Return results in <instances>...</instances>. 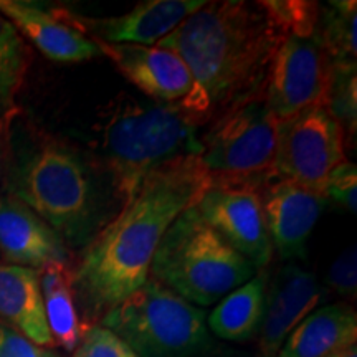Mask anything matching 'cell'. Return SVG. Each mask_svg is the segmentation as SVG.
<instances>
[{
	"instance_id": "cell-1",
	"label": "cell",
	"mask_w": 357,
	"mask_h": 357,
	"mask_svg": "<svg viewBox=\"0 0 357 357\" xmlns=\"http://www.w3.org/2000/svg\"><path fill=\"white\" fill-rule=\"evenodd\" d=\"M200 155H185L151 172L84 250L73 271L84 314L93 321L126 300L149 280L151 263L172 222L211 187Z\"/></svg>"
},
{
	"instance_id": "cell-2",
	"label": "cell",
	"mask_w": 357,
	"mask_h": 357,
	"mask_svg": "<svg viewBox=\"0 0 357 357\" xmlns=\"http://www.w3.org/2000/svg\"><path fill=\"white\" fill-rule=\"evenodd\" d=\"M283 40L260 2L218 0L192 13L155 47L174 52L189 68L192 88L177 105L200 128L263 95Z\"/></svg>"
},
{
	"instance_id": "cell-3",
	"label": "cell",
	"mask_w": 357,
	"mask_h": 357,
	"mask_svg": "<svg viewBox=\"0 0 357 357\" xmlns=\"http://www.w3.org/2000/svg\"><path fill=\"white\" fill-rule=\"evenodd\" d=\"M199 129L177 102L118 98L101 123V154L114 197L124 205L155 169L200 155Z\"/></svg>"
},
{
	"instance_id": "cell-4",
	"label": "cell",
	"mask_w": 357,
	"mask_h": 357,
	"mask_svg": "<svg viewBox=\"0 0 357 357\" xmlns=\"http://www.w3.org/2000/svg\"><path fill=\"white\" fill-rule=\"evenodd\" d=\"M10 195L32 208L63 242H91L100 225V185L91 167L56 142L35 147L17 162Z\"/></svg>"
},
{
	"instance_id": "cell-5",
	"label": "cell",
	"mask_w": 357,
	"mask_h": 357,
	"mask_svg": "<svg viewBox=\"0 0 357 357\" xmlns=\"http://www.w3.org/2000/svg\"><path fill=\"white\" fill-rule=\"evenodd\" d=\"M258 268L200 215L195 204L160 240L149 278L197 306H212L252 278Z\"/></svg>"
},
{
	"instance_id": "cell-6",
	"label": "cell",
	"mask_w": 357,
	"mask_h": 357,
	"mask_svg": "<svg viewBox=\"0 0 357 357\" xmlns=\"http://www.w3.org/2000/svg\"><path fill=\"white\" fill-rule=\"evenodd\" d=\"M101 326L139 357H208L223 347L200 307L151 278L106 312Z\"/></svg>"
},
{
	"instance_id": "cell-7",
	"label": "cell",
	"mask_w": 357,
	"mask_h": 357,
	"mask_svg": "<svg viewBox=\"0 0 357 357\" xmlns=\"http://www.w3.org/2000/svg\"><path fill=\"white\" fill-rule=\"evenodd\" d=\"M200 137V160L213 177L271 178L276 119L263 95L250 98L207 124Z\"/></svg>"
},
{
	"instance_id": "cell-8",
	"label": "cell",
	"mask_w": 357,
	"mask_h": 357,
	"mask_svg": "<svg viewBox=\"0 0 357 357\" xmlns=\"http://www.w3.org/2000/svg\"><path fill=\"white\" fill-rule=\"evenodd\" d=\"M346 160V132L326 105L276 121L273 171L278 178L324 192L326 178Z\"/></svg>"
},
{
	"instance_id": "cell-9",
	"label": "cell",
	"mask_w": 357,
	"mask_h": 357,
	"mask_svg": "<svg viewBox=\"0 0 357 357\" xmlns=\"http://www.w3.org/2000/svg\"><path fill=\"white\" fill-rule=\"evenodd\" d=\"M331 60L316 33L287 37L268 70L263 100L276 121L314 105H326Z\"/></svg>"
},
{
	"instance_id": "cell-10",
	"label": "cell",
	"mask_w": 357,
	"mask_h": 357,
	"mask_svg": "<svg viewBox=\"0 0 357 357\" xmlns=\"http://www.w3.org/2000/svg\"><path fill=\"white\" fill-rule=\"evenodd\" d=\"M211 187L195 202L200 215L225 242L258 270L273 255L258 190L242 182L211 176Z\"/></svg>"
},
{
	"instance_id": "cell-11",
	"label": "cell",
	"mask_w": 357,
	"mask_h": 357,
	"mask_svg": "<svg viewBox=\"0 0 357 357\" xmlns=\"http://www.w3.org/2000/svg\"><path fill=\"white\" fill-rule=\"evenodd\" d=\"M205 3V0H144L123 15L100 19L78 15L68 8H56V12L88 38L149 47L167 37Z\"/></svg>"
},
{
	"instance_id": "cell-12",
	"label": "cell",
	"mask_w": 357,
	"mask_h": 357,
	"mask_svg": "<svg viewBox=\"0 0 357 357\" xmlns=\"http://www.w3.org/2000/svg\"><path fill=\"white\" fill-rule=\"evenodd\" d=\"M258 195L271 247L284 260L305 257L307 238L329 202L324 192L275 177Z\"/></svg>"
},
{
	"instance_id": "cell-13",
	"label": "cell",
	"mask_w": 357,
	"mask_h": 357,
	"mask_svg": "<svg viewBox=\"0 0 357 357\" xmlns=\"http://www.w3.org/2000/svg\"><path fill=\"white\" fill-rule=\"evenodd\" d=\"M326 294L318 278L296 263L280 268L268 281L265 314L258 333L260 357H276L289 334L314 311Z\"/></svg>"
},
{
	"instance_id": "cell-14",
	"label": "cell",
	"mask_w": 357,
	"mask_h": 357,
	"mask_svg": "<svg viewBox=\"0 0 357 357\" xmlns=\"http://www.w3.org/2000/svg\"><path fill=\"white\" fill-rule=\"evenodd\" d=\"M91 40L129 83L155 102H178L189 95L192 75L184 60L174 52L159 47Z\"/></svg>"
},
{
	"instance_id": "cell-15",
	"label": "cell",
	"mask_w": 357,
	"mask_h": 357,
	"mask_svg": "<svg viewBox=\"0 0 357 357\" xmlns=\"http://www.w3.org/2000/svg\"><path fill=\"white\" fill-rule=\"evenodd\" d=\"M0 255L10 265L38 271L52 263L70 260L61 236L10 194L0 199Z\"/></svg>"
},
{
	"instance_id": "cell-16",
	"label": "cell",
	"mask_w": 357,
	"mask_h": 357,
	"mask_svg": "<svg viewBox=\"0 0 357 357\" xmlns=\"http://www.w3.org/2000/svg\"><path fill=\"white\" fill-rule=\"evenodd\" d=\"M0 13L45 56L58 63H78L100 55L95 42L61 19L56 8L24 0H0Z\"/></svg>"
},
{
	"instance_id": "cell-17",
	"label": "cell",
	"mask_w": 357,
	"mask_h": 357,
	"mask_svg": "<svg viewBox=\"0 0 357 357\" xmlns=\"http://www.w3.org/2000/svg\"><path fill=\"white\" fill-rule=\"evenodd\" d=\"M0 323L40 347H55L45 316L38 270L0 263Z\"/></svg>"
},
{
	"instance_id": "cell-18",
	"label": "cell",
	"mask_w": 357,
	"mask_h": 357,
	"mask_svg": "<svg viewBox=\"0 0 357 357\" xmlns=\"http://www.w3.org/2000/svg\"><path fill=\"white\" fill-rule=\"evenodd\" d=\"M357 314L346 303H334L310 312L289 334L276 357H331L354 346Z\"/></svg>"
},
{
	"instance_id": "cell-19",
	"label": "cell",
	"mask_w": 357,
	"mask_h": 357,
	"mask_svg": "<svg viewBox=\"0 0 357 357\" xmlns=\"http://www.w3.org/2000/svg\"><path fill=\"white\" fill-rule=\"evenodd\" d=\"M268 281L270 273L263 268L218 301L207 318L208 331L231 342H248L257 337L265 314Z\"/></svg>"
},
{
	"instance_id": "cell-20",
	"label": "cell",
	"mask_w": 357,
	"mask_h": 357,
	"mask_svg": "<svg viewBox=\"0 0 357 357\" xmlns=\"http://www.w3.org/2000/svg\"><path fill=\"white\" fill-rule=\"evenodd\" d=\"M45 316L55 346L66 352H73L83 336L75 298L73 270L68 263H52L40 270Z\"/></svg>"
},
{
	"instance_id": "cell-21",
	"label": "cell",
	"mask_w": 357,
	"mask_h": 357,
	"mask_svg": "<svg viewBox=\"0 0 357 357\" xmlns=\"http://www.w3.org/2000/svg\"><path fill=\"white\" fill-rule=\"evenodd\" d=\"M357 2L333 0L321 3L316 37L331 65H357Z\"/></svg>"
},
{
	"instance_id": "cell-22",
	"label": "cell",
	"mask_w": 357,
	"mask_h": 357,
	"mask_svg": "<svg viewBox=\"0 0 357 357\" xmlns=\"http://www.w3.org/2000/svg\"><path fill=\"white\" fill-rule=\"evenodd\" d=\"M29 70V52L19 30L0 13V116L15 108Z\"/></svg>"
},
{
	"instance_id": "cell-23",
	"label": "cell",
	"mask_w": 357,
	"mask_h": 357,
	"mask_svg": "<svg viewBox=\"0 0 357 357\" xmlns=\"http://www.w3.org/2000/svg\"><path fill=\"white\" fill-rule=\"evenodd\" d=\"M326 106L337 119L346 136L357 129V65H331Z\"/></svg>"
},
{
	"instance_id": "cell-24",
	"label": "cell",
	"mask_w": 357,
	"mask_h": 357,
	"mask_svg": "<svg viewBox=\"0 0 357 357\" xmlns=\"http://www.w3.org/2000/svg\"><path fill=\"white\" fill-rule=\"evenodd\" d=\"M273 24L287 37H312L319 20V2L310 0H260Z\"/></svg>"
},
{
	"instance_id": "cell-25",
	"label": "cell",
	"mask_w": 357,
	"mask_h": 357,
	"mask_svg": "<svg viewBox=\"0 0 357 357\" xmlns=\"http://www.w3.org/2000/svg\"><path fill=\"white\" fill-rule=\"evenodd\" d=\"M73 357H139L121 337L101 324H93L83 331Z\"/></svg>"
},
{
	"instance_id": "cell-26",
	"label": "cell",
	"mask_w": 357,
	"mask_h": 357,
	"mask_svg": "<svg viewBox=\"0 0 357 357\" xmlns=\"http://www.w3.org/2000/svg\"><path fill=\"white\" fill-rule=\"evenodd\" d=\"M324 195L328 200L336 202L339 207L356 215L357 212V167L346 160L329 174L324 182Z\"/></svg>"
},
{
	"instance_id": "cell-27",
	"label": "cell",
	"mask_w": 357,
	"mask_h": 357,
	"mask_svg": "<svg viewBox=\"0 0 357 357\" xmlns=\"http://www.w3.org/2000/svg\"><path fill=\"white\" fill-rule=\"evenodd\" d=\"M328 287L341 296L354 300L357 293V255L356 245L347 247L333 261L328 271Z\"/></svg>"
},
{
	"instance_id": "cell-28",
	"label": "cell",
	"mask_w": 357,
	"mask_h": 357,
	"mask_svg": "<svg viewBox=\"0 0 357 357\" xmlns=\"http://www.w3.org/2000/svg\"><path fill=\"white\" fill-rule=\"evenodd\" d=\"M0 357H60L47 347L33 344L15 329L0 323Z\"/></svg>"
},
{
	"instance_id": "cell-29",
	"label": "cell",
	"mask_w": 357,
	"mask_h": 357,
	"mask_svg": "<svg viewBox=\"0 0 357 357\" xmlns=\"http://www.w3.org/2000/svg\"><path fill=\"white\" fill-rule=\"evenodd\" d=\"M208 357H252L248 352L245 351H238V349H230V347H222L220 351L215 352V354L208 356Z\"/></svg>"
},
{
	"instance_id": "cell-30",
	"label": "cell",
	"mask_w": 357,
	"mask_h": 357,
	"mask_svg": "<svg viewBox=\"0 0 357 357\" xmlns=\"http://www.w3.org/2000/svg\"><path fill=\"white\" fill-rule=\"evenodd\" d=\"M331 357H357V347H356V344L349 346V347H346V349L336 352V354Z\"/></svg>"
}]
</instances>
